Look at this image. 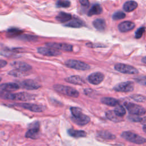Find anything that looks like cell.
I'll use <instances>...</instances> for the list:
<instances>
[{
    "label": "cell",
    "instance_id": "obj_1",
    "mask_svg": "<svg viewBox=\"0 0 146 146\" xmlns=\"http://www.w3.org/2000/svg\"><path fill=\"white\" fill-rule=\"evenodd\" d=\"M70 111L72 114L71 120L75 124L79 125H84L90 122V117L83 113L80 108L71 107L70 108Z\"/></svg>",
    "mask_w": 146,
    "mask_h": 146
},
{
    "label": "cell",
    "instance_id": "obj_2",
    "mask_svg": "<svg viewBox=\"0 0 146 146\" xmlns=\"http://www.w3.org/2000/svg\"><path fill=\"white\" fill-rule=\"evenodd\" d=\"M1 97L6 100L27 101L35 99L34 95L27 92H18V93H7L1 92Z\"/></svg>",
    "mask_w": 146,
    "mask_h": 146
},
{
    "label": "cell",
    "instance_id": "obj_3",
    "mask_svg": "<svg viewBox=\"0 0 146 146\" xmlns=\"http://www.w3.org/2000/svg\"><path fill=\"white\" fill-rule=\"evenodd\" d=\"M54 89L58 92L73 98H78L79 92L74 88L62 84H55L53 86Z\"/></svg>",
    "mask_w": 146,
    "mask_h": 146
},
{
    "label": "cell",
    "instance_id": "obj_4",
    "mask_svg": "<svg viewBox=\"0 0 146 146\" xmlns=\"http://www.w3.org/2000/svg\"><path fill=\"white\" fill-rule=\"evenodd\" d=\"M121 136L126 140L136 144H142L146 142V139L144 137L130 131L123 132Z\"/></svg>",
    "mask_w": 146,
    "mask_h": 146
},
{
    "label": "cell",
    "instance_id": "obj_5",
    "mask_svg": "<svg viewBox=\"0 0 146 146\" xmlns=\"http://www.w3.org/2000/svg\"><path fill=\"white\" fill-rule=\"evenodd\" d=\"M64 64L69 68L78 70L85 71L90 68V66L88 64L75 59H68L65 62Z\"/></svg>",
    "mask_w": 146,
    "mask_h": 146
},
{
    "label": "cell",
    "instance_id": "obj_6",
    "mask_svg": "<svg viewBox=\"0 0 146 146\" xmlns=\"http://www.w3.org/2000/svg\"><path fill=\"white\" fill-rule=\"evenodd\" d=\"M124 106L131 115L141 116L146 113V111L143 107L130 102L124 103Z\"/></svg>",
    "mask_w": 146,
    "mask_h": 146
},
{
    "label": "cell",
    "instance_id": "obj_7",
    "mask_svg": "<svg viewBox=\"0 0 146 146\" xmlns=\"http://www.w3.org/2000/svg\"><path fill=\"white\" fill-rule=\"evenodd\" d=\"M39 136V123L35 121L30 124L29 129L25 134V137L33 139H36Z\"/></svg>",
    "mask_w": 146,
    "mask_h": 146
},
{
    "label": "cell",
    "instance_id": "obj_8",
    "mask_svg": "<svg viewBox=\"0 0 146 146\" xmlns=\"http://www.w3.org/2000/svg\"><path fill=\"white\" fill-rule=\"evenodd\" d=\"M114 68L118 72L123 74H136L139 72L138 70L134 67L123 63H118L115 64Z\"/></svg>",
    "mask_w": 146,
    "mask_h": 146
},
{
    "label": "cell",
    "instance_id": "obj_9",
    "mask_svg": "<svg viewBox=\"0 0 146 146\" xmlns=\"http://www.w3.org/2000/svg\"><path fill=\"white\" fill-rule=\"evenodd\" d=\"M113 90L117 92H131L134 90V84L130 81L121 82L114 86Z\"/></svg>",
    "mask_w": 146,
    "mask_h": 146
},
{
    "label": "cell",
    "instance_id": "obj_10",
    "mask_svg": "<svg viewBox=\"0 0 146 146\" xmlns=\"http://www.w3.org/2000/svg\"><path fill=\"white\" fill-rule=\"evenodd\" d=\"M17 106L22 107L25 109L28 110L30 111L34 112H41L45 110V107L43 105L36 104L33 103H18L15 104Z\"/></svg>",
    "mask_w": 146,
    "mask_h": 146
},
{
    "label": "cell",
    "instance_id": "obj_11",
    "mask_svg": "<svg viewBox=\"0 0 146 146\" xmlns=\"http://www.w3.org/2000/svg\"><path fill=\"white\" fill-rule=\"evenodd\" d=\"M47 47L54 48L57 50H63L65 51H72V46L67 43H54L50 42L46 44Z\"/></svg>",
    "mask_w": 146,
    "mask_h": 146
},
{
    "label": "cell",
    "instance_id": "obj_12",
    "mask_svg": "<svg viewBox=\"0 0 146 146\" xmlns=\"http://www.w3.org/2000/svg\"><path fill=\"white\" fill-rule=\"evenodd\" d=\"M19 86L27 90H34L39 88L40 84L33 80L26 79L21 82L19 83Z\"/></svg>",
    "mask_w": 146,
    "mask_h": 146
},
{
    "label": "cell",
    "instance_id": "obj_13",
    "mask_svg": "<svg viewBox=\"0 0 146 146\" xmlns=\"http://www.w3.org/2000/svg\"><path fill=\"white\" fill-rule=\"evenodd\" d=\"M37 51L39 54L43 55L49 56H58L62 54V52L59 50L49 48V47H38L37 48Z\"/></svg>",
    "mask_w": 146,
    "mask_h": 146
},
{
    "label": "cell",
    "instance_id": "obj_14",
    "mask_svg": "<svg viewBox=\"0 0 146 146\" xmlns=\"http://www.w3.org/2000/svg\"><path fill=\"white\" fill-rule=\"evenodd\" d=\"M104 79V74L99 72H94L90 74L87 78V80L89 83L94 85H98L100 84L101 82H103Z\"/></svg>",
    "mask_w": 146,
    "mask_h": 146
},
{
    "label": "cell",
    "instance_id": "obj_15",
    "mask_svg": "<svg viewBox=\"0 0 146 146\" xmlns=\"http://www.w3.org/2000/svg\"><path fill=\"white\" fill-rule=\"evenodd\" d=\"M19 88V85L16 83H2L0 86L1 92L10 93V92L16 91Z\"/></svg>",
    "mask_w": 146,
    "mask_h": 146
},
{
    "label": "cell",
    "instance_id": "obj_16",
    "mask_svg": "<svg viewBox=\"0 0 146 146\" xmlns=\"http://www.w3.org/2000/svg\"><path fill=\"white\" fill-rule=\"evenodd\" d=\"M10 65L12 67L15 68V70L26 72L32 68L30 64L21 61H15L11 62Z\"/></svg>",
    "mask_w": 146,
    "mask_h": 146
},
{
    "label": "cell",
    "instance_id": "obj_17",
    "mask_svg": "<svg viewBox=\"0 0 146 146\" xmlns=\"http://www.w3.org/2000/svg\"><path fill=\"white\" fill-rule=\"evenodd\" d=\"M135 27V24L131 21H124L118 25V29L121 33L132 30Z\"/></svg>",
    "mask_w": 146,
    "mask_h": 146
},
{
    "label": "cell",
    "instance_id": "obj_18",
    "mask_svg": "<svg viewBox=\"0 0 146 146\" xmlns=\"http://www.w3.org/2000/svg\"><path fill=\"white\" fill-rule=\"evenodd\" d=\"M64 26L72 28H80L84 26V23L79 18H74Z\"/></svg>",
    "mask_w": 146,
    "mask_h": 146
},
{
    "label": "cell",
    "instance_id": "obj_19",
    "mask_svg": "<svg viewBox=\"0 0 146 146\" xmlns=\"http://www.w3.org/2000/svg\"><path fill=\"white\" fill-rule=\"evenodd\" d=\"M64 80L68 83L75 85H82L84 83L83 79L78 75H72L65 78Z\"/></svg>",
    "mask_w": 146,
    "mask_h": 146
},
{
    "label": "cell",
    "instance_id": "obj_20",
    "mask_svg": "<svg viewBox=\"0 0 146 146\" xmlns=\"http://www.w3.org/2000/svg\"><path fill=\"white\" fill-rule=\"evenodd\" d=\"M72 19V15L70 14L63 11L59 12L55 17V19L60 23H64L68 21H70Z\"/></svg>",
    "mask_w": 146,
    "mask_h": 146
},
{
    "label": "cell",
    "instance_id": "obj_21",
    "mask_svg": "<svg viewBox=\"0 0 146 146\" xmlns=\"http://www.w3.org/2000/svg\"><path fill=\"white\" fill-rule=\"evenodd\" d=\"M94 27L100 31H103L106 28V22L103 18H97L92 22Z\"/></svg>",
    "mask_w": 146,
    "mask_h": 146
},
{
    "label": "cell",
    "instance_id": "obj_22",
    "mask_svg": "<svg viewBox=\"0 0 146 146\" xmlns=\"http://www.w3.org/2000/svg\"><path fill=\"white\" fill-rule=\"evenodd\" d=\"M103 9L100 5L98 3L94 4L88 12V16L91 17L94 15H99L102 13Z\"/></svg>",
    "mask_w": 146,
    "mask_h": 146
},
{
    "label": "cell",
    "instance_id": "obj_23",
    "mask_svg": "<svg viewBox=\"0 0 146 146\" xmlns=\"http://www.w3.org/2000/svg\"><path fill=\"white\" fill-rule=\"evenodd\" d=\"M101 102L103 104H104L106 105L109 106H112V107H114V106H117L119 105V101L113 98H110V97H104L102 98L100 100Z\"/></svg>",
    "mask_w": 146,
    "mask_h": 146
},
{
    "label": "cell",
    "instance_id": "obj_24",
    "mask_svg": "<svg viewBox=\"0 0 146 146\" xmlns=\"http://www.w3.org/2000/svg\"><path fill=\"white\" fill-rule=\"evenodd\" d=\"M68 133L70 136L75 137V138H79V137H84L87 136V133L82 130H75L74 129H69L68 130Z\"/></svg>",
    "mask_w": 146,
    "mask_h": 146
},
{
    "label": "cell",
    "instance_id": "obj_25",
    "mask_svg": "<svg viewBox=\"0 0 146 146\" xmlns=\"http://www.w3.org/2000/svg\"><path fill=\"white\" fill-rule=\"evenodd\" d=\"M137 7V3L133 1H127L123 5V9L126 12H131Z\"/></svg>",
    "mask_w": 146,
    "mask_h": 146
},
{
    "label": "cell",
    "instance_id": "obj_26",
    "mask_svg": "<svg viewBox=\"0 0 146 146\" xmlns=\"http://www.w3.org/2000/svg\"><path fill=\"white\" fill-rule=\"evenodd\" d=\"M106 115L108 119L113 122H119L123 120L122 118L117 116L113 111H108L106 112Z\"/></svg>",
    "mask_w": 146,
    "mask_h": 146
},
{
    "label": "cell",
    "instance_id": "obj_27",
    "mask_svg": "<svg viewBox=\"0 0 146 146\" xmlns=\"http://www.w3.org/2000/svg\"><path fill=\"white\" fill-rule=\"evenodd\" d=\"M98 135L100 137L104 139H107V140H112L115 139L116 137V136L106 131H100L98 132Z\"/></svg>",
    "mask_w": 146,
    "mask_h": 146
},
{
    "label": "cell",
    "instance_id": "obj_28",
    "mask_svg": "<svg viewBox=\"0 0 146 146\" xmlns=\"http://www.w3.org/2000/svg\"><path fill=\"white\" fill-rule=\"evenodd\" d=\"M6 33H7V35L9 37H15L22 34V31L18 28L13 27V28L9 29Z\"/></svg>",
    "mask_w": 146,
    "mask_h": 146
},
{
    "label": "cell",
    "instance_id": "obj_29",
    "mask_svg": "<svg viewBox=\"0 0 146 146\" xmlns=\"http://www.w3.org/2000/svg\"><path fill=\"white\" fill-rule=\"evenodd\" d=\"M113 111L117 116H118L119 117H122L124 115H125V114L126 113L125 109L124 108V107L123 106H122L121 105L117 106L115 108Z\"/></svg>",
    "mask_w": 146,
    "mask_h": 146
},
{
    "label": "cell",
    "instance_id": "obj_30",
    "mask_svg": "<svg viewBox=\"0 0 146 146\" xmlns=\"http://www.w3.org/2000/svg\"><path fill=\"white\" fill-rule=\"evenodd\" d=\"M8 74L15 77H22L27 75L26 72H23V71H21L17 70H11L8 72Z\"/></svg>",
    "mask_w": 146,
    "mask_h": 146
},
{
    "label": "cell",
    "instance_id": "obj_31",
    "mask_svg": "<svg viewBox=\"0 0 146 146\" xmlns=\"http://www.w3.org/2000/svg\"><path fill=\"white\" fill-rule=\"evenodd\" d=\"M71 2L69 1H56L55 5L58 7H68L70 6Z\"/></svg>",
    "mask_w": 146,
    "mask_h": 146
},
{
    "label": "cell",
    "instance_id": "obj_32",
    "mask_svg": "<svg viewBox=\"0 0 146 146\" xmlns=\"http://www.w3.org/2000/svg\"><path fill=\"white\" fill-rule=\"evenodd\" d=\"M112 19L115 21H117V20H119V19H123L125 17V14L124 13H123V11H118L115 12L113 15H112Z\"/></svg>",
    "mask_w": 146,
    "mask_h": 146
},
{
    "label": "cell",
    "instance_id": "obj_33",
    "mask_svg": "<svg viewBox=\"0 0 146 146\" xmlns=\"http://www.w3.org/2000/svg\"><path fill=\"white\" fill-rule=\"evenodd\" d=\"M130 97L131 99L137 102H144L146 100V97L141 95L134 94L131 95Z\"/></svg>",
    "mask_w": 146,
    "mask_h": 146
},
{
    "label": "cell",
    "instance_id": "obj_34",
    "mask_svg": "<svg viewBox=\"0 0 146 146\" xmlns=\"http://www.w3.org/2000/svg\"><path fill=\"white\" fill-rule=\"evenodd\" d=\"M145 28L144 27H141L139 28L135 32V38L136 39L140 38L142 36L144 33L145 32Z\"/></svg>",
    "mask_w": 146,
    "mask_h": 146
},
{
    "label": "cell",
    "instance_id": "obj_35",
    "mask_svg": "<svg viewBox=\"0 0 146 146\" xmlns=\"http://www.w3.org/2000/svg\"><path fill=\"white\" fill-rule=\"evenodd\" d=\"M128 119L131 121H133V122H138V121H141V119L139 116H137V115H129L128 117H127Z\"/></svg>",
    "mask_w": 146,
    "mask_h": 146
},
{
    "label": "cell",
    "instance_id": "obj_36",
    "mask_svg": "<svg viewBox=\"0 0 146 146\" xmlns=\"http://www.w3.org/2000/svg\"><path fill=\"white\" fill-rule=\"evenodd\" d=\"M86 45L89 47H104L105 46L104 44H94L91 43H88L86 44Z\"/></svg>",
    "mask_w": 146,
    "mask_h": 146
},
{
    "label": "cell",
    "instance_id": "obj_37",
    "mask_svg": "<svg viewBox=\"0 0 146 146\" xmlns=\"http://www.w3.org/2000/svg\"><path fill=\"white\" fill-rule=\"evenodd\" d=\"M136 80L143 84L146 85V77H143V78H139L136 79Z\"/></svg>",
    "mask_w": 146,
    "mask_h": 146
},
{
    "label": "cell",
    "instance_id": "obj_38",
    "mask_svg": "<svg viewBox=\"0 0 146 146\" xmlns=\"http://www.w3.org/2000/svg\"><path fill=\"white\" fill-rule=\"evenodd\" d=\"M79 2L81 3L82 5L84 6H87L89 5V1L86 0H80L79 1Z\"/></svg>",
    "mask_w": 146,
    "mask_h": 146
},
{
    "label": "cell",
    "instance_id": "obj_39",
    "mask_svg": "<svg viewBox=\"0 0 146 146\" xmlns=\"http://www.w3.org/2000/svg\"><path fill=\"white\" fill-rule=\"evenodd\" d=\"M6 64H7V62L6 60H3V59L0 60V67H1V68H3Z\"/></svg>",
    "mask_w": 146,
    "mask_h": 146
},
{
    "label": "cell",
    "instance_id": "obj_40",
    "mask_svg": "<svg viewBox=\"0 0 146 146\" xmlns=\"http://www.w3.org/2000/svg\"><path fill=\"white\" fill-rule=\"evenodd\" d=\"M140 123H141L142 124H144V125H146V116H145V117H143V118L141 119V120Z\"/></svg>",
    "mask_w": 146,
    "mask_h": 146
},
{
    "label": "cell",
    "instance_id": "obj_41",
    "mask_svg": "<svg viewBox=\"0 0 146 146\" xmlns=\"http://www.w3.org/2000/svg\"><path fill=\"white\" fill-rule=\"evenodd\" d=\"M141 62H142L143 63L146 64V56H145V57H144V58H142V59H141Z\"/></svg>",
    "mask_w": 146,
    "mask_h": 146
},
{
    "label": "cell",
    "instance_id": "obj_42",
    "mask_svg": "<svg viewBox=\"0 0 146 146\" xmlns=\"http://www.w3.org/2000/svg\"><path fill=\"white\" fill-rule=\"evenodd\" d=\"M143 129L144 132L146 133V125H144V126H143Z\"/></svg>",
    "mask_w": 146,
    "mask_h": 146
}]
</instances>
